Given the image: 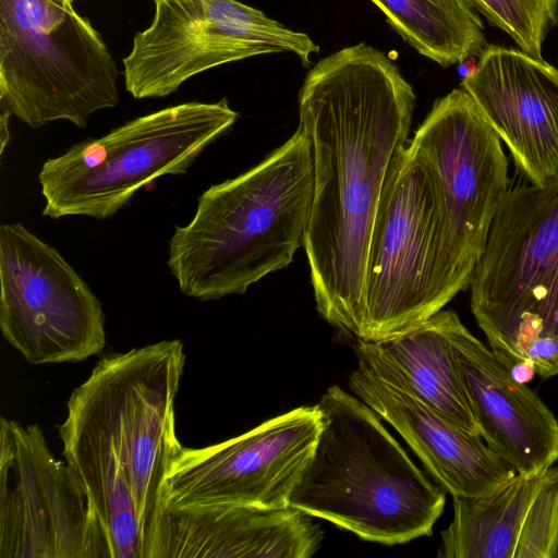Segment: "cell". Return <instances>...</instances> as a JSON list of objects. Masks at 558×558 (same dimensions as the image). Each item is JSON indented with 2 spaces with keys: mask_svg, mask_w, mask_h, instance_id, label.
<instances>
[{
  "mask_svg": "<svg viewBox=\"0 0 558 558\" xmlns=\"http://www.w3.org/2000/svg\"><path fill=\"white\" fill-rule=\"evenodd\" d=\"M414 107V90L398 66L365 43L318 61L299 95V126L314 170L303 246L316 307L357 339L374 219L392 160L408 142Z\"/></svg>",
  "mask_w": 558,
  "mask_h": 558,
  "instance_id": "1",
  "label": "cell"
},
{
  "mask_svg": "<svg viewBox=\"0 0 558 558\" xmlns=\"http://www.w3.org/2000/svg\"><path fill=\"white\" fill-rule=\"evenodd\" d=\"M183 343L162 340L101 357L75 388L58 427L110 558H149L170 466L183 446L174 400Z\"/></svg>",
  "mask_w": 558,
  "mask_h": 558,
  "instance_id": "2",
  "label": "cell"
},
{
  "mask_svg": "<svg viewBox=\"0 0 558 558\" xmlns=\"http://www.w3.org/2000/svg\"><path fill=\"white\" fill-rule=\"evenodd\" d=\"M313 191L311 145L300 126L255 167L210 185L169 241L167 263L180 291L218 300L286 268L303 245Z\"/></svg>",
  "mask_w": 558,
  "mask_h": 558,
  "instance_id": "3",
  "label": "cell"
},
{
  "mask_svg": "<svg viewBox=\"0 0 558 558\" xmlns=\"http://www.w3.org/2000/svg\"><path fill=\"white\" fill-rule=\"evenodd\" d=\"M316 405L320 433L289 505L368 542L395 545L430 535L446 490L361 399L333 385Z\"/></svg>",
  "mask_w": 558,
  "mask_h": 558,
  "instance_id": "4",
  "label": "cell"
},
{
  "mask_svg": "<svg viewBox=\"0 0 558 558\" xmlns=\"http://www.w3.org/2000/svg\"><path fill=\"white\" fill-rule=\"evenodd\" d=\"M470 306L508 369L558 375V175L504 194L470 282Z\"/></svg>",
  "mask_w": 558,
  "mask_h": 558,
  "instance_id": "5",
  "label": "cell"
},
{
  "mask_svg": "<svg viewBox=\"0 0 558 558\" xmlns=\"http://www.w3.org/2000/svg\"><path fill=\"white\" fill-rule=\"evenodd\" d=\"M463 290L440 180L410 143L392 160L374 219L359 339L376 341L414 326Z\"/></svg>",
  "mask_w": 558,
  "mask_h": 558,
  "instance_id": "6",
  "label": "cell"
},
{
  "mask_svg": "<svg viewBox=\"0 0 558 558\" xmlns=\"http://www.w3.org/2000/svg\"><path fill=\"white\" fill-rule=\"evenodd\" d=\"M226 98L189 101L137 117L47 159L38 173L43 215L107 219L161 175L185 173L238 120Z\"/></svg>",
  "mask_w": 558,
  "mask_h": 558,
  "instance_id": "7",
  "label": "cell"
},
{
  "mask_svg": "<svg viewBox=\"0 0 558 558\" xmlns=\"http://www.w3.org/2000/svg\"><path fill=\"white\" fill-rule=\"evenodd\" d=\"M118 69L102 36L72 7L0 0V108L32 129L85 128L119 104Z\"/></svg>",
  "mask_w": 558,
  "mask_h": 558,
  "instance_id": "8",
  "label": "cell"
},
{
  "mask_svg": "<svg viewBox=\"0 0 558 558\" xmlns=\"http://www.w3.org/2000/svg\"><path fill=\"white\" fill-rule=\"evenodd\" d=\"M147 28L135 34L122 60L124 86L135 99L161 98L216 66L276 52L304 66L319 51L305 33L290 29L238 0H153Z\"/></svg>",
  "mask_w": 558,
  "mask_h": 558,
  "instance_id": "9",
  "label": "cell"
},
{
  "mask_svg": "<svg viewBox=\"0 0 558 558\" xmlns=\"http://www.w3.org/2000/svg\"><path fill=\"white\" fill-rule=\"evenodd\" d=\"M0 329L33 365L81 362L106 345L98 298L54 247L19 222L0 227Z\"/></svg>",
  "mask_w": 558,
  "mask_h": 558,
  "instance_id": "10",
  "label": "cell"
},
{
  "mask_svg": "<svg viewBox=\"0 0 558 558\" xmlns=\"http://www.w3.org/2000/svg\"><path fill=\"white\" fill-rule=\"evenodd\" d=\"M0 558H110L90 500L38 425L0 418Z\"/></svg>",
  "mask_w": 558,
  "mask_h": 558,
  "instance_id": "11",
  "label": "cell"
},
{
  "mask_svg": "<svg viewBox=\"0 0 558 558\" xmlns=\"http://www.w3.org/2000/svg\"><path fill=\"white\" fill-rule=\"evenodd\" d=\"M320 428L315 404L293 409L216 445L183 447L166 478L165 506L289 507Z\"/></svg>",
  "mask_w": 558,
  "mask_h": 558,
  "instance_id": "12",
  "label": "cell"
},
{
  "mask_svg": "<svg viewBox=\"0 0 558 558\" xmlns=\"http://www.w3.org/2000/svg\"><path fill=\"white\" fill-rule=\"evenodd\" d=\"M411 143L440 180L450 253L468 289L498 205L510 187L501 140L461 87L435 101Z\"/></svg>",
  "mask_w": 558,
  "mask_h": 558,
  "instance_id": "13",
  "label": "cell"
},
{
  "mask_svg": "<svg viewBox=\"0 0 558 558\" xmlns=\"http://www.w3.org/2000/svg\"><path fill=\"white\" fill-rule=\"evenodd\" d=\"M350 390L403 437L439 485L452 497H480L518 474L481 435L466 432L421 399L404 377L360 340Z\"/></svg>",
  "mask_w": 558,
  "mask_h": 558,
  "instance_id": "14",
  "label": "cell"
},
{
  "mask_svg": "<svg viewBox=\"0 0 558 558\" xmlns=\"http://www.w3.org/2000/svg\"><path fill=\"white\" fill-rule=\"evenodd\" d=\"M461 87L530 183L558 175V69L520 49L488 46Z\"/></svg>",
  "mask_w": 558,
  "mask_h": 558,
  "instance_id": "15",
  "label": "cell"
},
{
  "mask_svg": "<svg viewBox=\"0 0 558 558\" xmlns=\"http://www.w3.org/2000/svg\"><path fill=\"white\" fill-rule=\"evenodd\" d=\"M451 339L484 441L517 474H545L558 461V421L554 413L526 384L512 378L458 315L452 320Z\"/></svg>",
  "mask_w": 558,
  "mask_h": 558,
  "instance_id": "16",
  "label": "cell"
},
{
  "mask_svg": "<svg viewBox=\"0 0 558 558\" xmlns=\"http://www.w3.org/2000/svg\"><path fill=\"white\" fill-rule=\"evenodd\" d=\"M323 531L294 507L165 506L149 558H308Z\"/></svg>",
  "mask_w": 558,
  "mask_h": 558,
  "instance_id": "17",
  "label": "cell"
},
{
  "mask_svg": "<svg viewBox=\"0 0 558 558\" xmlns=\"http://www.w3.org/2000/svg\"><path fill=\"white\" fill-rule=\"evenodd\" d=\"M456 315L441 310L414 326L371 342L421 399L466 432L480 435L451 339Z\"/></svg>",
  "mask_w": 558,
  "mask_h": 558,
  "instance_id": "18",
  "label": "cell"
},
{
  "mask_svg": "<svg viewBox=\"0 0 558 558\" xmlns=\"http://www.w3.org/2000/svg\"><path fill=\"white\" fill-rule=\"evenodd\" d=\"M544 475H517L480 497H453V518L441 533V558H514L529 509Z\"/></svg>",
  "mask_w": 558,
  "mask_h": 558,
  "instance_id": "19",
  "label": "cell"
},
{
  "mask_svg": "<svg viewBox=\"0 0 558 558\" xmlns=\"http://www.w3.org/2000/svg\"><path fill=\"white\" fill-rule=\"evenodd\" d=\"M389 25L420 54L442 66L487 47L471 0H371Z\"/></svg>",
  "mask_w": 558,
  "mask_h": 558,
  "instance_id": "20",
  "label": "cell"
},
{
  "mask_svg": "<svg viewBox=\"0 0 558 558\" xmlns=\"http://www.w3.org/2000/svg\"><path fill=\"white\" fill-rule=\"evenodd\" d=\"M495 26L507 33L519 49L543 60L542 47L558 23V0H471Z\"/></svg>",
  "mask_w": 558,
  "mask_h": 558,
  "instance_id": "21",
  "label": "cell"
},
{
  "mask_svg": "<svg viewBox=\"0 0 558 558\" xmlns=\"http://www.w3.org/2000/svg\"><path fill=\"white\" fill-rule=\"evenodd\" d=\"M557 531V480L551 466L529 509L514 558H554Z\"/></svg>",
  "mask_w": 558,
  "mask_h": 558,
  "instance_id": "22",
  "label": "cell"
},
{
  "mask_svg": "<svg viewBox=\"0 0 558 558\" xmlns=\"http://www.w3.org/2000/svg\"><path fill=\"white\" fill-rule=\"evenodd\" d=\"M513 379L521 384L530 383L536 375V369L531 360H520L509 369Z\"/></svg>",
  "mask_w": 558,
  "mask_h": 558,
  "instance_id": "23",
  "label": "cell"
},
{
  "mask_svg": "<svg viewBox=\"0 0 558 558\" xmlns=\"http://www.w3.org/2000/svg\"><path fill=\"white\" fill-rule=\"evenodd\" d=\"M10 113L1 110L0 117V135H1V155L4 154V148L10 141V132H9V119Z\"/></svg>",
  "mask_w": 558,
  "mask_h": 558,
  "instance_id": "24",
  "label": "cell"
},
{
  "mask_svg": "<svg viewBox=\"0 0 558 558\" xmlns=\"http://www.w3.org/2000/svg\"><path fill=\"white\" fill-rule=\"evenodd\" d=\"M556 480H557V498H558V466L554 468ZM554 558H558V531H557V539L555 545Z\"/></svg>",
  "mask_w": 558,
  "mask_h": 558,
  "instance_id": "25",
  "label": "cell"
},
{
  "mask_svg": "<svg viewBox=\"0 0 558 558\" xmlns=\"http://www.w3.org/2000/svg\"><path fill=\"white\" fill-rule=\"evenodd\" d=\"M49 2L56 3L61 7H72L73 0H48Z\"/></svg>",
  "mask_w": 558,
  "mask_h": 558,
  "instance_id": "26",
  "label": "cell"
},
{
  "mask_svg": "<svg viewBox=\"0 0 558 558\" xmlns=\"http://www.w3.org/2000/svg\"><path fill=\"white\" fill-rule=\"evenodd\" d=\"M74 1V0H73Z\"/></svg>",
  "mask_w": 558,
  "mask_h": 558,
  "instance_id": "27",
  "label": "cell"
}]
</instances>
